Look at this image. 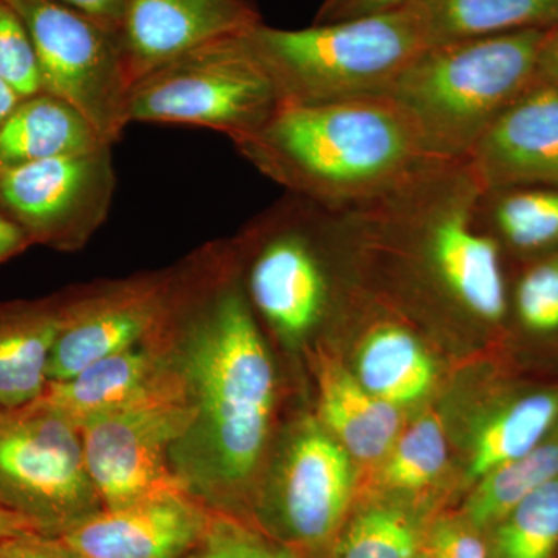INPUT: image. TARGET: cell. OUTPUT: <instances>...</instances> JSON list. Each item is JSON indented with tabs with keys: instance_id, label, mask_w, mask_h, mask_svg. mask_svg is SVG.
Wrapping results in <instances>:
<instances>
[{
	"instance_id": "obj_23",
	"label": "cell",
	"mask_w": 558,
	"mask_h": 558,
	"mask_svg": "<svg viewBox=\"0 0 558 558\" xmlns=\"http://www.w3.org/2000/svg\"><path fill=\"white\" fill-rule=\"evenodd\" d=\"M483 229L501 250L523 258L558 252V185L483 190L478 204Z\"/></svg>"
},
{
	"instance_id": "obj_13",
	"label": "cell",
	"mask_w": 558,
	"mask_h": 558,
	"mask_svg": "<svg viewBox=\"0 0 558 558\" xmlns=\"http://www.w3.org/2000/svg\"><path fill=\"white\" fill-rule=\"evenodd\" d=\"M172 275L124 279L64 296L62 325L51 349L47 379H72L92 363L138 347L161 332Z\"/></svg>"
},
{
	"instance_id": "obj_33",
	"label": "cell",
	"mask_w": 558,
	"mask_h": 558,
	"mask_svg": "<svg viewBox=\"0 0 558 558\" xmlns=\"http://www.w3.org/2000/svg\"><path fill=\"white\" fill-rule=\"evenodd\" d=\"M416 2L418 0H325L314 24L373 16V14L405 9Z\"/></svg>"
},
{
	"instance_id": "obj_26",
	"label": "cell",
	"mask_w": 558,
	"mask_h": 558,
	"mask_svg": "<svg viewBox=\"0 0 558 558\" xmlns=\"http://www.w3.org/2000/svg\"><path fill=\"white\" fill-rule=\"evenodd\" d=\"M558 478V427L515 461L499 465L478 480L459 515L487 532L532 492Z\"/></svg>"
},
{
	"instance_id": "obj_27",
	"label": "cell",
	"mask_w": 558,
	"mask_h": 558,
	"mask_svg": "<svg viewBox=\"0 0 558 558\" xmlns=\"http://www.w3.org/2000/svg\"><path fill=\"white\" fill-rule=\"evenodd\" d=\"M486 535L488 558H558V478L532 492Z\"/></svg>"
},
{
	"instance_id": "obj_34",
	"label": "cell",
	"mask_w": 558,
	"mask_h": 558,
	"mask_svg": "<svg viewBox=\"0 0 558 558\" xmlns=\"http://www.w3.org/2000/svg\"><path fill=\"white\" fill-rule=\"evenodd\" d=\"M0 558H80L57 537L27 535L0 539Z\"/></svg>"
},
{
	"instance_id": "obj_1",
	"label": "cell",
	"mask_w": 558,
	"mask_h": 558,
	"mask_svg": "<svg viewBox=\"0 0 558 558\" xmlns=\"http://www.w3.org/2000/svg\"><path fill=\"white\" fill-rule=\"evenodd\" d=\"M231 253L211 248L199 269L172 279L168 311L183 325L178 366L194 418L171 464L205 508L247 520L242 505L266 449L277 385Z\"/></svg>"
},
{
	"instance_id": "obj_29",
	"label": "cell",
	"mask_w": 558,
	"mask_h": 558,
	"mask_svg": "<svg viewBox=\"0 0 558 558\" xmlns=\"http://www.w3.org/2000/svg\"><path fill=\"white\" fill-rule=\"evenodd\" d=\"M182 558H303L295 549L270 537L252 521L209 513L207 527L186 556Z\"/></svg>"
},
{
	"instance_id": "obj_31",
	"label": "cell",
	"mask_w": 558,
	"mask_h": 558,
	"mask_svg": "<svg viewBox=\"0 0 558 558\" xmlns=\"http://www.w3.org/2000/svg\"><path fill=\"white\" fill-rule=\"evenodd\" d=\"M0 76L22 97L43 90L31 35L17 11L7 0H0Z\"/></svg>"
},
{
	"instance_id": "obj_18",
	"label": "cell",
	"mask_w": 558,
	"mask_h": 558,
	"mask_svg": "<svg viewBox=\"0 0 558 558\" xmlns=\"http://www.w3.org/2000/svg\"><path fill=\"white\" fill-rule=\"evenodd\" d=\"M170 363L146 349L131 348L98 360L72 379L49 381L35 400L80 429L84 422L128 405L149 391Z\"/></svg>"
},
{
	"instance_id": "obj_9",
	"label": "cell",
	"mask_w": 558,
	"mask_h": 558,
	"mask_svg": "<svg viewBox=\"0 0 558 558\" xmlns=\"http://www.w3.org/2000/svg\"><path fill=\"white\" fill-rule=\"evenodd\" d=\"M0 505L49 537L105 509L72 422L36 402L0 409Z\"/></svg>"
},
{
	"instance_id": "obj_6",
	"label": "cell",
	"mask_w": 558,
	"mask_h": 558,
	"mask_svg": "<svg viewBox=\"0 0 558 558\" xmlns=\"http://www.w3.org/2000/svg\"><path fill=\"white\" fill-rule=\"evenodd\" d=\"M245 33L197 47L135 81L130 124L205 128L231 142L258 131L281 100Z\"/></svg>"
},
{
	"instance_id": "obj_12",
	"label": "cell",
	"mask_w": 558,
	"mask_h": 558,
	"mask_svg": "<svg viewBox=\"0 0 558 558\" xmlns=\"http://www.w3.org/2000/svg\"><path fill=\"white\" fill-rule=\"evenodd\" d=\"M326 429L304 424L290 440L277 478L253 523L303 558L328 546L354 498L351 459Z\"/></svg>"
},
{
	"instance_id": "obj_21",
	"label": "cell",
	"mask_w": 558,
	"mask_h": 558,
	"mask_svg": "<svg viewBox=\"0 0 558 558\" xmlns=\"http://www.w3.org/2000/svg\"><path fill=\"white\" fill-rule=\"evenodd\" d=\"M428 47L558 25V0H418Z\"/></svg>"
},
{
	"instance_id": "obj_39",
	"label": "cell",
	"mask_w": 558,
	"mask_h": 558,
	"mask_svg": "<svg viewBox=\"0 0 558 558\" xmlns=\"http://www.w3.org/2000/svg\"><path fill=\"white\" fill-rule=\"evenodd\" d=\"M22 98L24 97H22L20 92L0 76V126L5 123V120L9 119L11 112L20 105Z\"/></svg>"
},
{
	"instance_id": "obj_32",
	"label": "cell",
	"mask_w": 558,
	"mask_h": 558,
	"mask_svg": "<svg viewBox=\"0 0 558 558\" xmlns=\"http://www.w3.org/2000/svg\"><path fill=\"white\" fill-rule=\"evenodd\" d=\"M422 553L427 558H488L487 535L464 517L439 519L427 527Z\"/></svg>"
},
{
	"instance_id": "obj_17",
	"label": "cell",
	"mask_w": 558,
	"mask_h": 558,
	"mask_svg": "<svg viewBox=\"0 0 558 558\" xmlns=\"http://www.w3.org/2000/svg\"><path fill=\"white\" fill-rule=\"evenodd\" d=\"M62 312L64 296L0 303V409H21L43 396Z\"/></svg>"
},
{
	"instance_id": "obj_5",
	"label": "cell",
	"mask_w": 558,
	"mask_h": 558,
	"mask_svg": "<svg viewBox=\"0 0 558 558\" xmlns=\"http://www.w3.org/2000/svg\"><path fill=\"white\" fill-rule=\"evenodd\" d=\"M245 35L269 72L281 105L385 95L428 47L414 5L301 31L260 22Z\"/></svg>"
},
{
	"instance_id": "obj_8",
	"label": "cell",
	"mask_w": 558,
	"mask_h": 558,
	"mask_svg": "<svg viewBox=\"0 0 558 558\" xmlns=\"http://www.w3.org/2000/svg\"><path fill=\"white\" fill-rule=\"evenodd\" d=\"M194 409L178 363L149 391L80 427L84 461L105 509L170 492H189L171 450L193 424Z\"/></svg>"
},
{
	"instance_id": "obj_16",
	"label": "cell",
	"mask_w": 558,
	"mask_h": 558,
	"mask_svg": "<svg viewBox=\"0 0 558 558\" xmlns=\"http://www.w3.org/2000/svg\"><path fill=\"white\" fill-rule=\"evenodd\" d=\"M260 22L250 0H130L120 36L132 84L183 53Z\"/></svg>"
},
{
	"instance_id": "obj_11",
	"label": "cell",
	"mask_w": 558,
	"mask_h": 558,
	"mask_svg": "<svg viewBox=\"0 0 558 558\" xmlns=\"http://www.w3.org/2000/svg\"><path fill=\"white\" fill-rule=\"evenodd\" d=\"M113 146L0 172V213L33 245L73 252L108 219L116 194Z\"/></svg>"
},
{
	"instance_id": "obj_36",
	"label": "cell",
	"mask_w": 558,
	"mask_h": 558,
	"mask_svg": "<svg viewBox=\"0 0 558 558\" xmlns=\"http://www.w3.org/2000/svg\"><path fill=\"white\" fill-rule=\"evenodd\" d=\"M535 78L558 89V25L545 33L538 50Z\"/></svg>"
},
{
	"instance_id": "obj_4",
	"label": "cell",
	"mask_w": 558,
	"mask_h": 558,
	"mask_svg": "<svg viewBox=\"0 0 558 558\" xmlns=\"http://www.w3.org/2000/svg\"><path fill=\"white\" fill-rule=\"evenodd\" d=\"M545 33L523 31L429 46L385 95L409 113L439 157L465 159L499 113L537 81Z\"/></svg>"
},
{
	"instance_id": "obj_7",
	"label": "cell",
	"mask_w": 558,
	"mask_h": 558,
	"mask_svg": "<svg viewBox=\"0 0 558 558\" xmlns=\"http://www.w3.org/2000/svg\"><path fill=\"white\" fill-rule=\"evenodd\" d=\"M336 233V213L288 193L240 238L252 250L247 299L286 339H303L328 315L333 284L326 247Z\"/></svg>"
},
{
	"instance_id": "obj_28",
	"label": "cell",
	"mask_w": 558,
	"mask_h": 558,
	"mask_svg": "<svg viewBox=\"0 0 558 558\" xmlns=\"http://www.w3.org/2000/svg\"><path fill=\"white\" fill-rule=\"evenodd\" d=\"M449 461L446 432L436 414L417 418L400 432L385 454L379 484L392 494H416L439 478Z\"/></svg>"
},
{
	"instance_id": "obj_2",
	"label": "cell",
	"mask_w": 558,
	"mask_h": 558,
	"mask_svg": "<svg viewBox=\"0 0 558 558\" xmlns=\"http://www.w3.org/2000/svg\"><path fill=\"white\" fill-rule=\"evenodd\" d=\"M481 194L465 160H449L341 211L352 263L363 275L377 271L396 300L499 325L509 312V290L502 250L480 223Z\"/></svg>"
},
{
	"instance_id": "obj_40",
	"label": "cell",
	"mask_w": 558,
	"mask_h": 558,
	"mask_svg": "<svg viewBox=\"0 0 558 558\" xmlns=\"http://www.w3.org/2000/svg\"><path fill=\"white\" fill-rule=\"evenodd\" d=\"M418 558H427V557H425V554L422 553L421 556H418Z\"/></svg>"
},
{
	"instance_id": "obj_22",
	"label": "cell",
	"mask_w": 558,
	"mask_h": 558,
	"mask_svg": "<svg viewBox=\"0 0 558 558\" xmlns=\"http://www.w3.org/2000/svg\"><path fill=\"white\" fill-rule=\"evenodd\" d=\"M354 376L371 395L399 409L432 391L436 371L413 332L380 318L362 341Z\"/></svg>"
},
{
	"instance_id": "obj_20",
	"label": "cell",
	"mask_w": 558,
	"mask_h": 558,
	"mask_svg": "<svg viewBox=\"0 0 558 558\" xmlns=\"http://www.w3.org/2000/svg\"><path fill=\"white\" fill-rule=\"evenodd\" d=\"M110 146L68 101L40 90L0 126V172Z\"/></svg>"
},
{
	"instance_id": "obj_3",
	"label": "cell",
	"mask_w": 558,
	"mask_h": 558,
	"mask_svg": "<svg viewBox=\"0 0 558 558\" xmlns=\"http://www.w3.org/2000/svg\"><path fill=\"white\" fill-rule=\"evenodd\" d=\"M234 148L293 196L332 213L369 204L449 161L387 95L281 105Z\"/></svg>"
},
{
	"instance_id": "obj_37",
	"label": "cell",
	"mask_w": 558,
	"mask_h": 558,
	"mask_svg": "<svg viewBox=\"0 0 558 558\" xmlns=\"http://www.w3.org/2000/svg\"><path fill=\"white\" fill-rule=\"evenodd\" d=\"M32 245L27 233L0 213V264L21 255Z\"/></svg>"
},
{
	"instance_id": "obj_19",
	"label": "cell",
	"mask_w": 558,
	"mask_h": 558,
	"mask_svg": "<svg viewBox=\"0 0 558 558\" xmlns=\"http://www.w3.org/2000/svg\"><path fill=\"white\" fill-rule=\"evenodd\" d=\"M319 416L326 432L363 462L379 461L400 433L398 407L371 395L337 360L318 359Z\"/></svg>"
},
{
	"instance_id": "obj_24",
	"label": "cell",
	"mask_w": 558,
	"mask_h": 558,
	"mask_svg": "<svg viewBox=\"0 0 558 558\" xmlns=\"http://www.w3.org/2000/svg\"><path fill=\"white\" fill-rule=\"evenodd\" d=\"M558 427V389H534L498 407L476 433L470 478L478 481L499 465L515 461Z\"/></svg>"
},
{
	"instance_id": "obj_35",
	"label": "cell",
	"mask_w": 558,
	"mask_h": 558,
	"mask_svg": "<svg viewBox=\"0 0 558 558\" xmlns=\"http://www.w3.org/2000/svg\"><path fill=\"white\" fill-rule=\"evenodd\" d=\"M57 2L119 33L130 5V0H57Z\"/></svg>"
},
{
	"instance_id": "obj_14",
	"label": "cell",
	"mask_w": 558,
	"mask_h": 558,
	"mask_svg": "<svg viewBox=\"0 0 558 558\" xmlns=\"http://www.w3.org/2000/svg\"><path fill=\"white\" fill-rule=\"evenodd\" d=\"M209 513L189 492H170L102 509L57 538L80 558H182L199 542Z\"/></svg>"
},
{
	"instance_id": "obj_25",
	"label": "cell",
	"mask_w": 558,
	"mask_h": 558,
	"mask_svg": "<svg viewBox=\"0 0 558 558\" xmlns=\"http://www.w3.org/2000/svg\"><path fill=\"white\" fill-rule=\"evenodd\" d=\"M427 527L398 501H373L348 513L325 549L312 558H418Z\"/></svg>"
},
{
	"instance_id": "obj_10",
	"label": "cell",
	"mask_w": 558,
	"mask_h": 558,
	"mask_svg": "<svg viewBox=\"0 0 558 558\" xmlns=\"http://www.w3.org/2000/svg\"><path fill=\"white\" fill-rule=\"evenodd\" d=\"M7 2L31 35L43 90L78 110L102 142H120L132 89L120 33L57 0Z\"/></svg>"
},
{
	"instance_id": "obj_30",
	"label": "cell",
	"mask_w": 558,
	"mask_h": 558,
	"mask_svg": "<svg viewBox=\"0 0 558 558\" xmlns=\"http://www.w3.org/2000/svg\"><path fill=\"white\" fill-rule=\"evenodd\" d=\"M512 306L529 332L558 333V252L529 260L513 286Z\"/></svg>"
},
{
	"instance_id": "obj_38",
	"label": "cell",
	"mask_w": 558,
	"mask_h": 558,
	"mask_svg": "<svg viewBox=\"0 0 558 558\" xmlns=\"http://www.w3.org/2000/svg\"><path fill=\"white\" fill-rule=\"evenodd\" d=\"M44 535L31 520L0 505V539Z\"/></svg>"
},
{
	"instance_id": "obj_15",
	"label": "cell",
	"mask_w": 558,
	"mask_h": 558,
	"mask_svg": "<svg viewBox=\"0 0 558 558\" xmlns=\"http://www.w3.org/2000/svg\"><path fill=\"white\" fill-rule=\"evenodd\" d=\"M465 163L483 190L558 185V89L535 81L494 120Z\"/></svg>"
}]
</instances>
